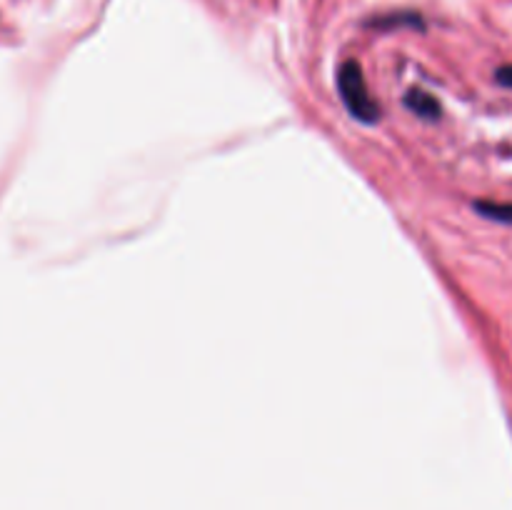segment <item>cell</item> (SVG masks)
<instances>
[{"label": "cell", "instance_id": "cell-2", "mask_svg": "<svg viewBox=\"0 0 512 510\" xmlns=\"http://www.w3.org/2000/svg\"><path fill=\"white\" fill-rule=\"evenodd\" d=\"M405 105H408L415 115H420V118H428V120L440 118V103L433 98V95L425 93V90H408V95H405Z\"/></svg>", "mask_w": 512, "mask_h": 510}, {"label": "cell", "instance_id": "cell-4", "mask_svg": "<svg viewBox=\"0 0 512 510\" xmlns=\"http://www.w3.org/2000/svg\"><path fill=\"white\" fill-rule=\"evenodd\" d=\"M495 80L505 88H512V65H503V68L495 70Z\"/></svg>", "mask_w": 512, "mask_h": 510}, {"label": "cell", "instance_id": "cell-1", "mask_svg": "<svg viewBox=\"0 0 512 510\" xmlns=\"http://www.w3.org/2000/svg\"><path fill=\"white\" fill-rule=\"evenodd\" d=\"M338 93L343 98L345 108L360 123H378L380 120V105L375 103L370 95L368 83H365L363 68L358 60H348L340 65L338 70Z\"/></svg>", "mask_w": 512, "mask_h": 510}, {"label": "cell", "instance_id": "cell-3", "mask_svg": "<svg viewBox=\"0 0 512 510\" xmlns=\"http://www.w3.org/2000/svg\"><path fill=\"white\" fill-rule=\"evenodd\" d=\"M475 210L480 215L490 220H498V223H512V203H490V200H478Z\"/></svg>", "mask_w": 512, "mask_h": 510}]
</instances>
